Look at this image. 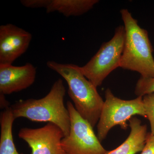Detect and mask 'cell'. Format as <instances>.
<instances>
[{
  "label": "cell",
  "mask_w": 154,
  "mask_h": 154,
  "mask_svg": "<svg viewBox=\"0 0 154 154\" xmlns=\"http://www.w3.org/2000/svg\"><path fill=\"white\" fill-rule=\"evenodd\" d=\"M98 0H49L47 13L57 12L66 17L81 16L90 11Z\"/></svg>",
  "instance_id": "11"
},
{
  "label": "cell",
  "mask_w": 154,
  "mask_h": 154,
  "mask_svg": "<svg viewBox=\"0 0 154 154\" xmlns=\"http://www.w3.org/2000/svg\"><path fill=\"white\" fill-rule=\"evenodd\" d=\"M32 36L11 24L0 26V64H12L28 50Z\"/></svg>",
  "instance_id": "8"
},
{
  "label": "cell",
  "mask_w": 154,
  "mask_h": 154,
  "mask_svg": "<svg viewBox=\"0 0 154 154\" xmlns=\"http://www.w3.org/2000/svg\"><path fill=\"white\" fill-rule=\"evenodd\" d=\"M36 75V68L29 63L19 66L0 64V94L10 95L29 88Z\"/></svg>",
  "instance_id": "9"
},
{
  "label": "cell",
  "mask_w": 154,
  "mask_h": 154,
  "mask_svg": "<svg viewBox=\"0 0 154 154\" xmlns=\"http://www.w3.org/2000/svg\"><path fill=\"white\" fill-rule=\"evenodd\" d=\"M0 105L1 109H5L11 107L9 102L6 100L5 95L2 94H0Z\"/></svg>",
  "instance_id": "17"
},
{
  "label": "cell",
  "mask_w": 154,
  "mask_h": 154,
  "mask_svg": "<svg viewBox=\"0 0 154 154\" xmlns=\"http://www.w3.org/2000/svg\"><path fill=\"white\" fill-rule=\"evenodd\" d=\"M63 81L59 79L45 97L20 100L11 106L15 119L23 117L36 122L52 123L62 130L64 137L69 134V113L64 104L66 94Z\"/></svg>",
  "instance_id": "1"
},
{
  "label": "cell",
  "mask_w": 154,
  "mask_h": 154,
  "mask_svg": "<svg viewBox=\"0 0 154 154\" xmlns=\"http://www.w3.org/2000/svg\"><path fill=\"white\" fill-rule=\"evenodd\" d=\"M143 101L146 116L150 124V133L154 136V92L143 96Z\"/></svg>",
  "instance_id": "14"
},
{
  "label": "cell",
  "mask_w": 154,
  "mask_h": 154,
  "mask_svg": "<svg viewBox=\"0 0 154 154\" xmlns=\"http://www.w3.org/2000/svg\"><path fill=\"white\" fill-rule=\"evenodd\" d=\"M154 92V77L153 78H144L140 77L138 80L134 93L138 96H145L147 94H151Z\"/></svg>",
  "instance_id": "13"
},
{
  "label": "cell",
  "mask_w": 154,
  "mask_h": 154,
  "mask_svg": "<svg viewBox=\"0 0 154 154\" xmlns=\"http://www.w3.org/2000/svg\"><path fill=\"white\" fill-rule=\"evenodd\" d=\"M140 154H154V136L148 133L145 145Z\"/></svg>",
  "instance_id": "16"
},
{
  "label": "cell",
  "mask_w": 154,
  "mask_h": 154,
  "mask_svg": "<svg viewBox=\"0 0 154 154\" xmlns=\"http://www.w3.org/2000/svg\"><path fill=\"white\" fill-rule=\"evenodd\" d=\"M18 136L31 149V154H66L61 145L64 137L62 130L52 123L39 128H23Z\"/></svg>",
  "instance_id": "7"
},
{
  "label": "cell",
  "mask_w": 154,
  "mask_h": 154,
  "mask_svg": "<svg viewBox=\"0 0 154 154\" xmlns=\"http://www.w3.org/2000/svg\"><path fill=\"white\" fill-rule=\"evenodd\" d=\"M128 121L131 132L128 137L118 147L105 154H135L143 150L148 134L146 125H142L137 117H131Z\"/></svg>",
  "instance_id": "10"
},
{
  "label": "cell",
  "mask_w": 154,
  "mask_h": 154,
  "mask_svg": "<svg viewBox=\"0 0 154 154\" xmlns=\"http://www.w3.org/2000/svg\"><path fill=\"white\" fill-rule=\"evenodd\" d=\"M125 38L124 26L120 25L115 29L113 38L104 42L88 63L79 66L82 73L96 88L102 85L111 72L119 67Z\"/></svg>",
  "instance_id": "4"
},
{
  "label": "cell",
  "mask_w": 154,
  "mask_h": 154,
  "mask_svg": "<svg viewBox=\"0 0 154 154\" xmlns=\"http://www.w3.org/2000/svg\"><path fill=\"white\" fill-rule=\"evenodd\" d=\"M70 117L69 134L64 137L61 145L66 154H105L107 151L94 132L93 127L78 113L72 103L67 102Z\"/></svg>",
  "instance_id": "6"
},
{
  "label": "cell",
  "mask_w": 154,
  "mask_h": 154,
  "mask_svg": "<svg viewBox=\"0 0 154 154\" xmlns=\"http://www.w3.org/2000/svg\"><path fill=\"white\" fill-rule=\"evenodd\" d=\"M105 97L97 126V136L101 142L113 127L119 125L122 129H127L129 124L127 122L134 116L139 115L146 118L142 96L133 100H122L114 96L111 90L107 88Z\"/></svg>",
  "instance_id": "5"
},
{
  "label": "cell",
  "mask_w": 154,
  "mask_h": 154,
  "mask_svg": "<svg viewBox=\"0 0 154 154\" xmlns=\"http://www.w3.org/2000/svg\"><path fill=\"white\" fill-rule=\"evenodd\" d=\"M15 120L11 107L2 112L0 118V154H23L18 152L14 143L12 128Z\"/></svg>",
  "instance_id": "12"
},
{
  "label": "cell",
  "mask_w": 154,
  "mask_h": 154,
  "mask_svg": "<svg viewBox=\"0 0 154 154\" xmlns=\"http://www.w3.org/2000/svg\"><path fill=\"white\" fill-rule=\"evenodd\" d=\"M49 0H21L22 5L30 8L46 9L49 3Z\"/></svg>",
  "instance_id": "15"
},
{
  "label": "cell",
  "mask_w": 154,
  "mask_h": 154,
  "mask_svg": "<svg viewBox=\"0 0 154 154\" xmlns=\"http://www.w3.org/2000/svg\"><path fill=\"white\" fill-rule=\"evenodd\" d=\"M120 12L125 38L119 67L137 72L143 78H153V49L147 31L141 28L127 9H122Z\"/></svg>",
  "instance_id": "3"
},
{
  "label": "cell",
  "mask_w": 154,
  "mask_h": 154,
  "mask_svg": "<svg viewBox=\"0 0 154 154\" xmlns=\"http://www.w3.org/2000/svg\"><path fill=\"white\" fill-rule=\"evenodd\" d=\"M46 65L66 81L68 93L76 110L94 128L98 124L105 102L97 88L83 75L78 66L51 60L48 61Z\"/></svg>",
  "instance_id": "2"
}]
</instances>
